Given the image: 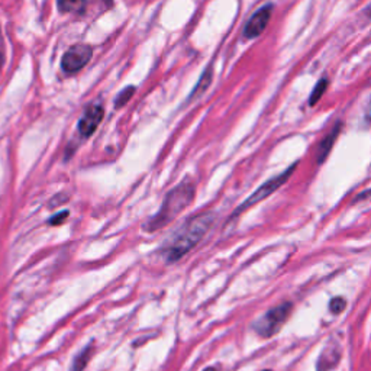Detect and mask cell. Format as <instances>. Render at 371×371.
<instances>
[{
  "label": "cell",
  "instance_id": "obj_1",
  "mask_svg": "<svg viewBox=\"0 0 371 371\" xmlns=\"http://www.w3.org/2000/svg\"><path fill=\"white\" fill-rule=\"evenodd\" d=\"M213 215L212 213H202L199 216L192 218L188 224L184 225L181 232L176 236L174 243L167 252V262L174 263L179 258L184 257L192 248H195L200 239L206 235L209 228L213 224Z\"/></svg>",
  "mask_w": 371,
  "mask_h": 371
},
{
  "label": "cell",
  "instance_id": "obj_2",
  "mask_svg": "<svg viewBox=\"0 0 371 371\" xmlns=\"http://www.w3.org/2000/svg\"><path fill=\"white\" fill-rule=\"evenodd\" d=\"M195 197V186L190 183H181L165 196L164 203L158 213L148 222V231H157L164 228L169 222H172L180 212L188 208Z\"/></svg>",
  "mask_w": 371,
  "mask_h": 371
},
{
  "label": "cell",
  "instance_id": "obj_3",
  "mask_svg": "<svg viewBox=\"0 0 371 371\" xmlns=\"http://www.w3.org/2000/svg\"><path fill=\"white\" fill-rule=\"evenodd\" d=\"M290 313H292V305L283 303L263 315V317L255 322L254 329L258 335H262L263 338H270L282 329V326L286 324L287 318L290 317Z\"/></svg>",
  "mask_w": 371,
  "mask_h": 371
},
{
  "label": "cell",
  "instance_id": "obj_4",
  "mask_svg": "<svg viewBox=\"0 0 371 371\" xmlns=\"http://www.w3.org/2000/svg\"><path fill=\"white\" fill-rule=\"evenodd\" d=\"M296 165L298 164H293L292 167H289V169L286 172H283L282 174H278L275 177H273L271 180H268L267 183H264L263 186H259V188L247 199L243 202V205H241L234 213H232V218H236L239 216L243 212H245L247 209L252 208L254 205H257V203H259L262 200L267 199L268 196H271L277 189H280L282 186L289 180V177L293 174Z\"/></svg>",
  "mask_w": 371,
  "mask_h": 371
},
{
  "label": "cell",
  "instance_id": "obj_5",
  "mask_svg": "<svg viewBox=\"0 0 371 371\" xmlns=\"http://www.w3.org/2000/svg\"><path fill=\"white\" fill-rule=\"evenodd\" d=\"M93 50L90 45H74L71 47L63 57L61 67L66 73H76L80 71L91 59Z\"/></svg>",
  "mask_w": 371,
  "mask_h": 371
},
{
  "label": "cell",
  "instance_id": "obj_6",
  "mask_svg": "<svg viewBox=\"0 0 371 371\" xmlns=\"http://www.w3.org/2000/svg\"><path fill=\"white\" fill-rule=\"evenodd\" d=\"M105 116V109L100 105H91L86 109L80 122H79V131L83 137H90L96 131L99 123Z\"/></svg>",
  "mask_w": 371,
  "mask_h": 371
},
{
  "label": "cell",
  "instance_id": "obj_7",
  "mask_svg": "<svg viewBox=\"0 0 371 371\" xmlns=\"http://www.w3.org/2000/svg\"><path fill=\"white\" fill-rule=\"evenodd\" d=\"M271 12H273V6L267 5L251 16V20L248 21L244 29V35L247 36V38H255V36L262 35L264 32V29L267 28V24L270 22Z\"/></svg>",
  "mask_w": 371,
  "mask_h": 371
},
{
  "label": "cell",
  "instance_id": "obj_8",
  "mask_svg": "<svg viewBox=\"0 0 371 371\" xmlns=\"http://www.w3.org/2000/svg\"><path fill=\"white\" fill-rule=\"evenodd\" d=\"M341 128H342V123H337L335 126L332 128V131L322 139V142L319 144V148H318V162H324L326 160V157L329 156L331 150H332V146L333 144H335L340 132H341Z\"/></svg>",
  "mask_w": 371,
  "mask_h": 371
},
{
  "label": "cell",
  "instance_id": "obj_9",
  "mask_svg": "<svg viewBox=\"0 0 371 371\" xmlns=\"http://www.w3.org/2000/svg\"><path fill=\"white\" fill-rule=\"evenodd\" d=\"M341 354H340V351H337L335 348H326L324 352H322V356L318 361V371H329L331 368H333L337 365L338 360H340Z\"/></svg>",
  "mask_w": 371,
  "mask_h": 371
},
{
  "label": "cell",
  "instance_id": "obj_10",
  "mask_svg": "<svg viewBox=\"0 0 371 371\" xmlns=\"http://www.w3.org/2000/svg\"><path fill=\"white\" fill-rule=\"evenodd\" d=\"M57 3L63 13L83 12L86 8V0H57Z\"/></svg>",
  "mask_w": 371,
  "mask_h": 371
},
{
  "label": "cell",
  "instance_id": "obj_11",
  "mask_svg": "<svg viewBox=\"0 0 371 371\" xmlns=\"http://www.w3.org/2000/svg\"><path fill=\"white\" fill-rule=\"evenodd\" d=\"M328 89V80L326 79H321L318 82V84L315 86L313 91H312V95H310V99H309V105L313 106V105H317L319 102V99L324 96V93L325 90Z\"/></svg>",
  "mask_w": 371,
  "mask_h": 371
},
{
  "label": "cell",
  "instance_id": "obj_12",
  "mask_svg": "<svg viewBox=\"0 0 371 371\" xmlns=\"http://www.w3.org/2000/svg\"><path fill=\"white\" fill-rule=\"evenodd\" d=\"M135 90H137L135 86H128V87H125V89L119 93V95H118V98H116V100H115V106H116V107L125 106L129 100H131V98L134 96Z\"/></svg>",
  "mask_w": 371,
  "mask_h": 371
},
{
  "label": "cell",
  "instance_id": "obj_13",
  "mask_svg": "<svg viewBox=\"0 0 371 371\" xmlns=\"http://www.w3.org/2000/svg\"><path fill=\"white\" fill-rule=\"evenodd\" d=\"M211 80H212V70H211V68H208V71L205 73V76H202V79H200V83H199V84L196 86V89L193 90V93H192V98H195V96L200 95V93L205 91V90H206V87L211 84Z\"/></svg>",
  "mask_w": 371,
  "mask_h": 371
},
{
  "label": "cell",
  "instance_id": "obj_14",
  "mask_svg": "<svg viewBox=\"0 0 371 371\" xmlns=\"http://www.w3.org/2000/svg\"><path fill=\"white\" fill-rule=\"evenodd\" d=\"M89 357H90V348L84 349L82 352V354L76 358V361H74V371H83V368H84Z\"/></svg>",
  "mask_w": 371,
  "mask_h": 371
},
{
  "label": "cell",
  "instance_id": "obj_15",
  "mask_svg": "<svg viewBox=\"0 0 371 371\" xmlns=\"http://www.w3.org/2000/svg\"><path fill=\"white\" fill-rule=\"evenodd\" d=\"M345 306H347V301L342 299V298L332 299V301H331V305H329V308H331V310H332L333 313H341V312L345 309Z\"/></svg>",
  "mask_w": 371,
  "mask_h": 371
},
{
  "label": "cell",
  "instance_id": "obj_16",
  "mask_svg": "<svg viewBox=\"0 0 371 371\" xmlns=\"http://www.w3.org/2000/svg\"><path fill=\"white\" fill-rule=\"evenodd\" d=\"M67 216H68V212H67V211H66V212H61V213H59L57 216L51 218V219L48 220V224H51V225H55V227H57V225H60V224H61V222H64V220L67 219Z\"/></svg>",
  "mask_w": 371,
  "mask_h": 371
},
{
  "label": "cell",
  "instance_id": "obj_17",
  "mask_svg": "<svg viewBox=\"0 0 371 371\" xmlns=\"http://www.w3.org/2000/svg\"><path fill=\"white\" fill-rule=\"evenodd\" d=\"M203 371H216L213 367H209V368H206V370H203Z\"/></svg>",
  "mask_w": 371,
  "mask_h": 371
}]
</instances>
